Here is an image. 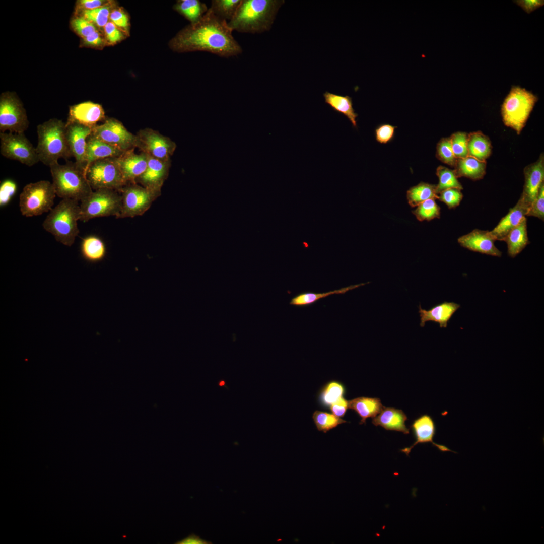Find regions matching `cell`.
I'll return each mask as SVG.
<instances>
[{
  "instance_id": "12",
  "label": "cell",
  "mask_w": 544,
  "mask_h": 544,
  "mask_svg": "<svg viewBox=\"0 0 544 544\" xmlns=\"http://www.w3.org/2000/svg\"><path fill=\"white\" fill-rule=\"evenodd\" d=\"M0 152L7 159L32 166L39 160L35 148L24 133L0 132Z\"/></svg>"
},
{
  "instance_id": "37",
  "label": "cell",
  "mask_w": 544,
  "mask_h": 544,
  "mask_svg": "<svg viewBox=\"0 0 544 544\" xmlns=\"http://www.w3.org/2000/svg\"><path fill=\"white\" fill-rule=\"evenodd\" d=\"M436 174L439 178V183L436 185L438 194L443 190L449 188L462 189V185L458 181L454 170H451L443 166H439L436 170Z\"/></svg>"
},
{
  "instance_id": "25",
  "label": "cell",
  "mask_w": 544,
  "mask_h": 544,
  "mask_svg": "<svg viewBox=\"0 0 544 544\" xmlns=\"http://www.w3.org/2000/svg\"><path fill=\"white\" fill-rule=\"evenodd\" d=\"M124 152L91 134L87 141L85 173L86 169L93 162L102 159L117 157Z\"/></svg>"
},
{
  "instance_id": "31",
  "label": "cell",
  "mask_w": 544,
  "mask_h": 544,
  "mask_svg": "<svg viewBox=\"0 0 544 544\" xmlns=\"http://www.w3.org/2000/svg\"><path fill=\"white\" fill-rule=\"evenodd\" d=\"M468 156L481 161L485 160L491 152V145L489 138L481 132H474L468 135Z\"/></svg>"
},
{
  "instance_id": "11",
  "label": "cell",
  "mask_w": 544,
  "mask_h": 544,
  "mask_svg": "<svg viewBox=\"0 0 544 544\" xmlns=\"http://www.w3.org/2000/svg\"><path fill=\"white\" fill-rule=\"evenodd\" d=\"M26 111L13 93L6 92L0 97V132L24 133L29 127Z\"/></svg>"
},
{
  "instance_id": "19",
  "label": "cell",
  "mask_w": 544,
  "mask_h": 544,
  "mask_svg": "<svg viewBox=\"0 0 544 544\" xmlns=\"http://www.w3.org/2000/svg\"><path fill=\"white\" fill-rule=\"evenodd\" d=\"M147 156L146 170L137 179L135 182L150 189L161 191V187L168 176L169 160H160L148 155Z\"/></svg>"
},
{
  "instance_id": "40",
  "label": "cell",
  "mask_w": 544,
  "mask_h": 544,
  "mask_svg": "<svg viewBox=\"0 0 544 544\" xmlns=\"http://www.w3.org/2000/svg\"><path fill=\"white\" fill-rule=\"evenodd\" d=\"M110 11V6L107 4L95 9L83 11L82 14L83 18L102 27L108 22Z\"/></svg>"
},
{
  "instance_id": "26",
  "label": "cell",
  "mask_w": 544,
  "mask_h": 544,
  "mask_svg": "<svg viewBox=\"0 0 544 544\" xmlns=\"http://www.w3.org/2000/svg\"><path fill=\"white\" fill-rule=\"evenodd\" d=\"M383 407L380 399L377 397L361 396L348 401V408L355 411L361 418L360 424H365L367 418L376 417Z\"/></svg>"
},
{
  "instance_id": "29",
  "label": "cell",
  "mask_w": 544,
  "mask_h": 544,
  "mask_svg": "<svg viewBox=\"0 0 544 544\" xmlns=\"http://www.w3.org/2000/svg\"><path fill=\"white\" fill-rule=\"evenodd\" d=\"M503 241L507 244L508 253L510 257H515L522 251L529 243L526 217L518 226L508 233Z\"/></svg>"
},
{
  "instance_id": "10",
  "label": "cell",
  "mask_w": 544,
  "mask_h": 544,
  "mask_svg": "<svg viewBox=\"0 0 544 544\" xmlns=\"http://www.w3.org/2000/svg\"><path fill=\"white\" fill-rule=\"evenodd\" d=\"M119 192L121 193L122 203L118 218H133L143 215L161 194V191L150 189L135 183L127 184Z\"/></svg>"
},
{
  "instance_id": "15",
  "label": "cell",
  "mask_w": 544,
  "mask_h": 544,
  "mask_svg": "<svg viewBox=\"0 0 544 544\" xmlns=\"http://www.w3.org/2000/svg\"><path fill=\"white\" fill-rule=\"evenodd\" d=\"M91 133L92 128L89 127L76 123H66V137L71 156L77 165L85 169L87 141Z\"/></svg>"
},
{
  "instance_id": "51",
  "label": "cell",
  "mask_w": 544,
  "mask_h": 544,
  "mask_svg": "<svg viewBox=\"0 0 544 544\" xmlns=\"http://www.w3.org/2000/svg\"><path fill=\"white\" fill-rule=\"evenodd\" d=\"M514 2L520 6L528 14L542 7L544 4L543 1L539 0L514 1Z\"/></svg>"
},
{
  "instance_id": "9",
  "label": "cell",
  "mask_w": 544,
  "mask_h": 544,
  "mask_svg": "<svg viewBox=\"0 0 544 544\" xmlns=\"http://www.w3.org/2000/svg\"><path fill=\"white\" fill-rule=\"evenodd\" d=\"M87 179L92 189H113L119 191L127 184L113 158L92 163L86 170Z\"/></svg>"
},
{
  "instance_id": "14",
  "label": "cell",
  "mask_w": 544,
  "mask_h": 544,
  "mask_svg": "<svg viewBox=\"0 0 544 544\" xmlns=\"http://www.w3.org/2000/svg\"><path fill=\"white\" fill-rule=\"evenodd\" d=\"M137 137V146L147 155L160 160H169L176 148L175 143L170 139L152 129L143 130Z\"/></svg>"
},
{
  "instance_id": "43",
  "label": "cell",
  "mask_w": 544,
  "mask_h": 544,
  "mask_svg": "<svg viewBox=\"0 0 544 544\" xmlns=\"http://www.w3.org/2000/svg\"><path fill=\"white\" fill-rule=\"evenodd\" d=\"M438 196L439 199L444 202L449 209H451L459 205L463 195L459 189L449 188L440 192Z\"/></svg>"
},
{
  "instance_id": "34",
  "label": "cell",
  "mask_w": 544,
  "mask_h": 544,
  "mask_svg": "<svg viewBox=\"0 0 544 544\" xmlns=\"http://www.w3.org/2000/svg\"><path fill=\"white\" fill-rule=\"evenodd\" d=\"M81 249L83 256L91 262L102 260L106 252L104 242L99 237L95 236L85 238L82 241Z\"/></svg>"
},
{
  "instance_id": "39",
  "label": "cell",
  "mask_w": 544,
  "mask_h": 544,
  "mask_svg": "<svg viewBox=\"0 0 544 544\" xmlns=\"http://www.w3.org/2000/svg\"><path fill=\"white\" fill-rule=\"evenodd\" d=\"M417 207L413 213L420 221H430L440 217V208L434 199L426 200Z\"/></svg>"
},
{
  "instance_id": "21",
  "label": "cell",
  "mask_w": 544,
  "mask_h": 544,
  "mask_svg": "<svg viewBox=\"0 0 544 544\" xmlns=\"http://www.w3.org/2000/svg\"><path fill=\"white\" fill-rule=\"evenodd\" d=\"M524 173L525 183L521 196L530 207L537 197L540 188L543 184V155H541L536 162L525 167Z\"/></svg>"
},
{
  "instance_id": "7",
  "label": "cell",
  "mask_w": 544,
  "mask_h": 544,
  "mask_svg": "<svg viewBox=\"0 0 544 544\" xmlns=\"http://www.w3.org/2000/svg\"><path fill=\"white\" fill-rule=\"evenodd\" d=\"M56 195L52 183L48 180L27 184L19 196V207L22 215L31 217L51 211Z\"/></svg>"
},
{
  "instance_id": "24",
  "label": "cell",
  "mask_w": 544,
  "mask_h": 544,
  "mask_svg": "<svg viewBox=\"0 0 544 544\" xmlns=\"http://www.w3.org/2000/svg\"><path fill=\"white\" fill-rule=\"evenodd\" d=\"M407 419L406 415L402 410L384 407L373 418L372 423L375 426H380L387 430L396 431L407 434L410 433L409 429L405 425Z\"/></svg>"
},
{
  "instance_id": "27",
  "label": "cell",
  "mask_w": 544,
  "mask_h": 544,
  "mask_svg": "<svg viewBox=\"0 0 544 544\" xmlns=\"http://www.w3.org/2000/svg\"><path fill=\"white\" fill-rule=\"evenodd\" d=\"M325 102L329 105L335 111L343 114L351 122L353 126L357 128L356 118L358 114L355 112L353 107L352 98L349 96H342L328 91L323 94Z\"/></svg>"
},
{
  "instance_id": "35",
  "label": "cell",
  "mask_w": 544,
  "mask_h": 544,
  "mask_svg": "<svg viewBox=\"0 0 544 544\" xmlns=\"http://www.w3.org/2000/svg\"><path fill=\"white\" fill-rule=\"evenodd\" d=\"M345 389L343 384L337 381H330L321 389L319 395V403L324 408H329L333 403L343 397Z\"/></svg>"
},
{
  "instance_id": "33",
  "label": "cell",
  "mask_w": 544,
  "mask_h": 544,
  "mask_svg": "<svg viewBox=\"0 0 544 544\" xmlns=\"http://www.w3.org/2000/svg\"><path fill=\"white\" fill-rule=\"evenodd\" d=\"M175 8L192 24L199 21L208 10L206 5L198 0L180 1Z\"/></svg>"
},
{
  "instance_id": "38",
  "label": "cell",
  "mask_w": 544,
  "mask_h": 544,
  "mask_svg": "<svg viewBox=\"0 0 544 544\" xmlns=\"http://www.w3.org/2000/svg\"><path fill=\"white\" fill-rule=\"evenodd\" d=\"M312 418L317 430L325 433L341 424L347 423L332 413L320 411H315L313 414Z\"/></svg>"
},
{
  "instance_id": "28",
  "label": "cell",
  "mask_w": 544,
  "mask_h": 544,
  "mask_svg": "<svg viewBox=\"0 0 544 544\" xmlns=\"http://www.w3.org/2000/svg\"><path fill=\"white\" fill-rule=\"evenodd\" d=\"M486 166L485 161H481L468 156L457 159L454 171L457 177H465L472 180H479L485 175Z\"/></svg>"
},
{
  "instance_id": "54",
  "label": "cell",
  "mask_w": 544,
  "mask_h": 544,
  "mask_svg": "<svg viewBox=\"0 0 544 544\" xmlns=\"http://www.w3.org/2000/svg\"><path fill=\"white\" fill-rule=\"evenodd\" d=\"M84 42L87 45L99 46L102 43V39L97 31L84 38Z\"/></svg>"
},
{
  "instance_id": "3",
  "label": "cell",
  "mask_w": 544,
  "mask_h": 544,
  "mask_svg": "<svg viewBox=\"0 0 544 544\" xmlns=\"http://www.w3.org/2000/svg\"><path fill=\"white\" fill-rule=\"evenodd\" d=\"M36 147L39 162L50 166L60 158L71 156L66 137V123L57 118L50 119L37 126Z\"/></svg>"
},
{
  "instance_id": "30",
  "label": "cell",
  "mask_w": 544,
  "mask_h": 544,
  "mask_svg": "<svg viewBox=\"0 0 544 544\" xmlns=\"http://www.w3.org/2000/svg\"><path fill=\"white\" fill-rule=\"evenodd\" d=\"M367 283L351 285L340 289L330 291L324 293L304 292L300 293L293 297L290 302V304L296 307H306L315 303L322 298L327 297L333 294H343L347 292L363 286Z\"/></svg>"
},
{
  "instance_id": "41",
  "label": "cell",
  "mask_w": 544,
  "mask_h": 544,
  "mask_svg": "<svg viewBox=\"0 0 544 544\" xmlns=\"http://www.w3.org/2000/svg\"><path fill=\"white\" fill-rule=\"evenodd\" d=\"M436 155L443 163L451 166H455L457 159L454 156L450 138H443L438 142Z\"/></svg>"
},
{
  "instance_id": "5",
  "label": "cell",
  "mask_w": 544,
  "mask_h": 544,
  "mask_svg": "<svg viewBox=\"0 0 544 544\" xmlns=\"http://www.w3.org/2000/svg\"><path fill=\"white\" fill-rule=\"evenodd\" d=\"M49 167L52 184L58 197L81 201L93 191L87 179L85 168L75 162L68 161L62 165L57 162Z\"/></svg>"
},
{
  "instance_id": "50",
  "label": "cell",
  "mask_w": 544,
  "mask_h": 544,
  "mask_svg": "<svg viewBox=\"0 0 544 544\" xmlns=\"http://www.w3.org/2000/svg\"><path fill=\"white\" fill-rule=\"evenodd\" d=\"M329 408L335 416L339 418L344 417L348 409V401L342 397L332 403Z\"/></svg>"
},
{
  "instance_id": "22",
  "label": "cell",
  "mask_w": 544,
  "mask_h": 544,
  "mask_svg": "<svg viewBox=\"0 0 544 544\" xmlns=\"http://www.w3.org/2000/svg\"><path fill=\"white\" fill-rule=\"evenodd\" d=\"M529 206L521 196L515 206L502 218L490 233L496 240L504 241L508 233L526 217Z\"/></svg>"
},
{
  "instance_id": "42",
  "label": "cell",
  "mask_w": 544,
  "mask_h": 544,
  "mask_svg": "<svg viewBox=\"0 0 544 544\" xmlns=\"http://www.w3.org/2000/svg\"><path fill=\"white\" fill-rule=\"evenodd\" d=\"M452 150L455 158H464L468 156V135L465 132H457L450 137Z\"/></svg>"
},
{
  "instance_id": "53",
  "label": "cell",
  "mask_w": 544,
  "mask_h": 544,
  "mask_svg": "<svg viewBox=\"0 0 544 544\" xmlns=\"http://www.w3.org/2000/svg\"><path fill=\"white\" fill-rule=\"evenodd\" d=\"M174 543L175 544H211V542L205 540L201 538L199 536L196 535L194 533H192L182 539L181 540L178 541Z\"/></svg>"
},
{
  "instance_id": "17",
  "label": "cell",
  "mask_w": 544,
  "mask_h": 544,
  "mask_svg": "<svg viewBox=\"0 0 544 544\" xmlns=\"http://www.w3.org/2000/svg\"><path fill=\"white\" fill-rule=\"evenodd\" d=\"M496 239L490 231L474 229L458 239L459 244L470 250L493 256L501 257V252L496 247Z\"/></svg>"
},
{
  "instance_id": "52",
  "label": "cell",
  "mask_w": 544,
  "mask_h": 544,
  "mask_svg": "<svg viewBox=\"0 0 544 544\" xmlns=\"http://www.w3.org/2000/svg\"><path fill=\"white\" fill-rule=\"evenodd\" d=\"M106 1L102 0H82L78 2L79 10L83 11L95 9L106 5Z\"/></svg>"
},
{
  "instance_id": "45",
  "label": "cell",
  "mask_w": 544,
  "mask_h": 544,
  "mask_svg": "<svg viewBox=\"0 0 544 544\" xmlns=\"http://www.w3.org/2000/svg\"><path fill=\"white\" fill-rule=\"evenodd\" d=\"M526 216H533L542 221L544 219V185L542 184L538 194L530 206Z\"/></svg>"
},
{
  "instance_id": "13",
  "label": "cell",
  "mask_w": 544,
  "mask_h": 544,
  "mask_svg": "<svg viewBox=\"0 0 544 544\" xmlns=\"http://www.w3.org/2000/svg\"><path fill=\"white\" fill-rule=\"evenodd\" d=\"M91 135L123 152L137 146V137L129 132L117 120L110 118L92 129Z\"/></svg>"
},
{
  "instance_id": "49",
  "label": "cell",
  "mask_w": 544,
  "mask_h": 544,
  "mask_svg": "<svg viewBox=\"0 0 544 544\" xmlns=\"http://www.w3.org/2000/svg\"><path fill=\"white\" fill-rule=\"evenodd\" d=\"M109 19L117 27L126 28L128 26V17L122 10H113L110 14Z\"/></svg>"
},
{
  "instance_id": "20",
  "label": "cell",
  "mask_w": 544,
  "mask_h": 544,
  "mask_svg": "<svg viewBox=\"0 0 544 544\" xmlns=\"http://www.w3.org/2000/svg\"><path fill=\"white\" fill-rule=\"evenodd\" d=\"M119 167L127 184L135 183V180L146 170L148 156L145 153L134 154L131 150L121 155L113 158Z\"/></svg>"
},
{
  "instance_id": "36",
  "label": "cell",
  "mask_w": 544,
  "mask_h": 544,
  "mask_svg": "<svg viewBox=\"0 0 544 544\" xmlns=\"http://www.w3.org/2000/svg\"><path fill=\"white\" fill-rule=\"evenodd\" d=\"M242 0H213L210 8L219 18L230 21L235 15Z\"/></svg>"
},
{
  "instance_id": "48",
  "label": "cell",
  "mask_w": 544,
  "mask_h": 544,
  "mask_svg": "<svg viewBox=\"0 0 544 544\" xmlns=\"http://www.w3.org/2000/svg\"><path fill=\"white\" fill-rule=\"evenodd\" d=\"M104 31L107 40L112 43L120 41L122 34L117 27L112 22H108L104 26Z\"/></svg>"
},
{
  "instance_id": "8",
  "label": "cell",
  "mask_w": 544,
  "mask_h": 544,
  "mask_svg": "<svg viewBox=\"0 0 544 544\" xmlns=\"http://www.w3.org/2000/svg\"><path fill=\"white\" fill-rule=\"evenodd\" d=\"M119 191L101 189L92 191L81 201L80 221L108 216L118 218L121 209L122 197Z\"/></svg>"
},
{
  "instance_id": "1",
  "label": "cell",
  "mask_w": 544,
  "mask_h": 544,
  "mask_svg": "<svg viewBox=\"0 0 544 544\" xmlns=\"http://www.w3.org/2000/svg\"><path fill=\"white\" fill-rule=\"evenodd\" d=\"M232 32L228 22L216 16L209 8L199 21L177 35L172 46L180 52L206 51L228 58L242 52Z\"/></svg>"
},
{
  "instance_id": "46",
  "label": "cell",
  "mask_w": 544,
  "mask_h": 544,
  "mask_svg": "<svg viewBox=\"0 0 544 544\" xmlns=\"http://www.w3.org/2000/svg\"><path fill=\"white\" fill-rule=\"evenodd\" d=\"M17 184L11 179H7L2 182L0 186V205L1 207L6 205L16 193Z\"/></svg>"
},
{
  "instance_id": "32",
  "label": "cell",
  "mask_w": 544,
  "mask_h": 544,
  "mask_svg": "<svg viewBox=\"0 0 544 544\" xmlns=\"http://www.w3.org/2000/svg\"><path fill=\"white\" fill-rule=\"evenodd\" d=\"M438 198L436 185L424 182L411 187L407 192L408 203L412 207H416L426 200Z\"/></svg>"
},
{
  "instance_id": "2",
  "label": "cell",
  "mask_w": 544,
  "mask_h": 544,
  "mask_svg": "<svg viewBox=\"0 0 544 544\" xmlns=\"http://www.w3.org/2000/svg\"><path fill=\"white\" fill-rule=\"evenodd\" d=\"M284 0H242L228 25L233 31L260 33L270 30Z\"/></svg>"
},
{
  "instance_id": "18",
  "label": "cell",
  "mask_w": 544,
  "mask_h": 544,
  "mask_svg": "<svg viewBox=\"0 0 544 544\" xmlns=\"http://www.w3.org/2000/svg\"><path fill=\"white\" fill-rule=\"evenodd\" d=\"M104 119L105 112L102 106L87 101L70 107L66 123H76L92 129L97 122Z\"/></svg>"
},
{
  "instance_id": "4",
  "label": "cell",
  "mask_w": 544,
  "mask_h": 544,
  "mask_svg": "<svg viewBox=\"0 0 544 544\" xmlns=\"http://www.w3.org/2000/svg\"><path fill=\"white\" fill-rule=\"evenodd\" d=\"M80 212L78 200L62 199L50 211L42 226L57 241L71 246L79 233L78 221H80Z\"/></svg>"
},
{
  "instance_id": "23",
  "label": "cell",
  "mask_w": 544,
  "mask_h": 544,
  "mask_svg": "<svg viewBox=\"0 0 544 544\" xmlns=\"http://www.w3.org/2000/svg\"><path fill=\"white\" fill-rule=\"evenodd\" d=\"M460 307L459 304L454 302H444L427 310L422 309L420 304L418 307V312L420 317V325L423 327L426 322L432 321L438 323L441 328H446L448 321Z\"/></svg>"
},
{
  "instance_id": "44",
  "label": "cell",
  "mask_w": 544,
  "mask_h": 544,
  "mask_svg": "<svg viewBox=\"0 0 544 544\" xmlns=\"http://www.w3.org/2000/svg\"><path fill=\"white\" fill-rule=\"evenodd\" d=\"M75 31L83 38L97 31L94 24L83 17H78L72 21Z\"/></svg>"
},
{
  "instance_id": "47",
  "label": "cell",
  "mask_w": 544,
  "mask_h": 544,
  "mask_svg": "<svg viewBox=\"0 0 544 544\" xmlns=\"http://www.w3.org/2000/svg\"><path fill=\"white\" fill-rule=\"evenodd\" d=\"M395 127L390 124H383L375 130V137L377 142L381 144L389 142L393 138Z\"/></svg>"
},
{
  "instance_id": "16",
  "label": "cell",
  "mask_w": 544,
  "mask_h": 544,
  "mask_svg": "<svg viewBox=\"0 0 544 544\" xmlns=\"http://www.w3.org/2000/svg\"><path fill=\"white\" fill-rule=\"evenodd\" d=\"M415 438V442L410 447L400 450L406 455H409L412 448L418 443H431L442 452L450 451L456 453V452L450 450L445 445L437 444L434 442L433 439L436 433V426L432 418L427 414H424L415 419L411 425Z\"/></svg>"
},
{
  "instance_id": "6",
  "label": "cell",
  "mask_w": 544,
  "mask_h": 544,
  "mask_svg": "<svg viewBox=\"0 0 544 544\" xmlns=\"http://www.w3.org/2000/svg\"><path fill=\"white\" fill-rule=\"evenodd\" d=\"M537 101L531 92L519 86L512 87L501 107L505 124L520 133Z\"/></svg>"
}]
</instances>
